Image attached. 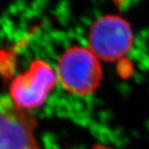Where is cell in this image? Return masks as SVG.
<instances>
[{
    "label": "cell",
    "mask_w": 149,
    "mask_h": 149,
    "mask_svg": "<svg viewBox=\"0 0 149 149\" xmlns=\"http://www.w3.org/2000/svg\"><path fill=\"white\" fill-rule=\"evenodd\" d=\"M56 70L62 87L77 95L92 93L99 86L102 74L96 55L90 49L78 46L63 53Z\"/></svg>",
    "instance_id": "cell-1"
},
{
    "label": "cell",
    "mask_w": 149,
    "mask_h": 149,
    "mask_svg": "<svg viewBox=\"0 0 149 149\" xmlns=\"http://www.w3.org/2000/svg\"><path fill=\"white\" fill-rule=\"evenodd\" d=\"M58 82L57 70L42 59H34L10 82L8 97L20 109L31 111L41 107Z\"/></svg>",
    "instance_id": "cell-2"
},
{
    "label": "cell",
    "mask_w": 149,
    "mask_h": 149,
    "mask_svg": "<svg viewBox=\"0 0 149 149\" xmlns=\"http://www.w3.org/2000/svg\"><path fill=\"white\" fill-rule=\"evenodd\" d=\"M132 30L129 23L117 15H105L95 22L88 34L89 49L98 58L114 61L131 48Z\"/></svg>",
    "instance_id": "cell-3"
},
{
    "label": "cell",
    "mask_w": 149,
    "mask_h": 149,
    "mask_svg": "<svg viewBox=\"0 0 149 149\" xmlns=\"http://www.w3.org/2000/svg\"><path fill=\"white\" fill-rule=\"evenodd\" d=\"M36 125L30 111L0 95V149H40L35 136Z\"/></svg>",
    "instance_id": "cell-4"
}]
</instances>
